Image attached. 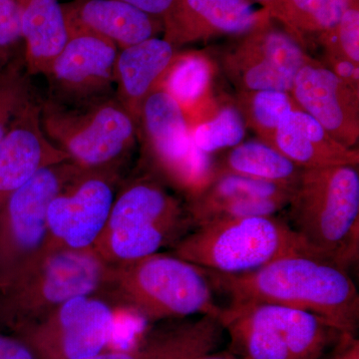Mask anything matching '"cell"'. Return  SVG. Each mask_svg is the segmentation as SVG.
Wrapping results in <instances>:
<instances>
[{"mask_svg": "<svg viewBox=\"0 0 359 359\" xmlns=\"http://www.w3.org/2000/svg\"><path fill=\"white\" fill-rule=\"evenodd\" d=\"M205 271L215 292L226 294L230 302H266L301 309L341 334H355L358 287L346 269L320 257L292 255L238 275Z\"/></svg>", "mask_w": 359, "mask_h": 359, "instance_id": "cell-1", "label": "cell"}, {"mask_svg": "<svg viewBox=\"0 0 359 359\" xmlns=\"http://www.w3.org/2000/svg\"><path fill=\"white\" fill-rule=\"evenodd\" d=\"M358 166L304 170L287 205V223L309 254L346 271L358 259Z\"/></svg>", "mask_w": 359, "mask_h": 359, "instance_id": "cell-2", "label": "cell"}, {"mask_svg": "<svg viewBox=\"0 0 359 359\" xmlns=\"http://www.w3.org/2000/svg\"><path fill=\"white\" fill-rule=\"evenodd\" d=\"M297 254L309 255L287 221L273 215L201 224L174 245L173 255L207 271L238 275Z\"/></svg>", "mask_w": 359, "mask_h": 359, "instance_id": "cell-3", "label": "cell"}, {"mask_svg": "<svg viewBox=\"0 0 359 359\" xmlns=\"http://www.w3.org/2000/svg\"><path fill=\"white\" fill-rule=\"evenodd\" d=\"M219 318L242 359H320L344 335L308 311L266 302H230Z\"/></svg>", "mask_w": 359, "mask_h": 359, "instance_id": "cell-4", "label": "cell"}, {"mask_svg": "<svg viewBox=\"0 0 359 359\" xmlns=\"http://www.w3.org/2000/svg\"><path fill=\"white\" fill-rule=\"evenodd\" d=\"M195 229L188 207L151 179L137 180L115 198L107 226L97 241L104 259L119 264L158 254Z\"/></svg>", "mask_w": 359, "mask_h": 359, "instance_id": "cell-5", "label": "cell"}, {"mask_svg": "<svg viewBox=\"0 0 359 359\" xmlns=\"http://www.w3.org/2000/svg\"><path fill=\"white\" fill-rule=\"evenodd\" d=\"M110 280L129 309L149 320L216 316L222 306L205 269L181 257L155 254L119 264Z\"/></svg>", "mask_w": 359, "mask_h": 359, "instance_id": "cell-6", "label": "cell"}, {"mask_svg": "<svg viewBox=\"0 0 359 359\" xmlns=\"http://www.w3.org/2000/svg\"><path fill=\"white\" fill-rule=\"evenodd\" d=\"M41 124L52 143L83 170H113L129 152L137 123L114 95L78 105L41 102Z\"/></svg>", "mask_w": 359, "mask_h": 359, "instance_id": "cell-7", "label": "cell"}, {"mask_svg": "<svg viewBox=\"0 0 359 359\" xmlns=\"http://www.w3.org/2000/svg\"><path fill=\"white\" fill-rule=\"evenodd\" d=\"M111 271L94 248L53 249L6 285L2 304L25 332L75 297L96 292Z\"/></svg>", "mask_w": 359, "mask_h": 359, "instance_id": "cell-8", "label": "cell"}, {"mask_svg": "<svg viewBox=\"0 0 359 359\" xmlns=\"http://www.w3.org/2000/svg\"><path fill=\"white\" fill-rule=\"evenodd\" d=\"M82 171L71 161L49 165L6 201L0 209V285L53 250L47 222L49 205Z\"/></svg>", "mask_w": 359, "mask_h": 359, "instance_id": "cell-9", "label": "cell"}, {"mask_svg": "<svg viewBox=\"0 0 359 359\" xmlns=\"http://www.w3.org/2000/svg\"><path fill=\"white\" fill-rule=\"evenodd\" d=\"M138 125L155 164L189 200L214 178L211 157L194 146L185 112L166 91L155 89L146 98Z\"/></svg>", "mask_w": 359, "mask_h": 359, "instance_id": "cell-10", "label": "cell"}, {"mask_svg": "<svg viewBox=\"0 0 359 359\" xmlns=\"http://www.w3.org/2000/svg\"><path fill=\"white\" fill-rule=\"evenodd\" d=\"M114 330L109 304L87 295L66 302L22 332V339L37 359H87L105 351Z\"/></svg>", "mask_w": 359, "mask_h": 359, "instance_id": "cell-11", "label": "cell"}, {"mask_svg": "<svg viewBox=\"0 0 359 359\" xmlns=\"http://www.w3.org/2000/svg\"><path fill=\"white\" fill-rule=\"evenodd\" d=\"M115 198L114 170L82 171L49 205L52 248H93L107 226Z\"/></svg>", "mask_w": 359, "mask_h": 359, "instance_id": "cell-12", "label": "cell"}, {"mask_svg": "<svg viewBox=\"0 0 359 359\" xmlns=\"http://www.w3.org/2000/svg\"><path fill=\"white\" fill-rule=\"evenodd\" d=\"M119 48L90 34L71 33L46 73L49 99L78 105L115 94V66Z\"/></svg>", "mask_w": 359, "mask_h": 359, "instance_id": "cell-13", "label": "cell"}, {"mask_svg": "<svg viewBox=\"0 0 359 359\" xmlns=\"http://www.w3.org/2000/svg\"><path fill=\"white\" fill-rule=\"evenodd\" d=\"M261 25L226 56V71L245 92L278 90L287 93L309 58L290 34Z\"/></svg>", "mask_w": 359, "mask_h": 359, "instance_id": "cell-14", "label": "cell"}, {"mask_svg": "<svg viewBox=\"0 0 359 359\" xmlns=\"http://www.w3.org/2000/svg\"><path fill=\"white\" fill-rule=\"evenodd\" d=\"M292 91L304 112L332 138L354 149L359 134L358 88L340 79L330 68L308 59L297 73Z\"/></svg>", "mask_w": 359, "mask_h": 359, "instance_id": "cell-15", "label": "cell"}, {"mask_svg": "<svg viewBox=\"0 0 359 359\" xmlns=\"http://www.w3.org/2000/svg\"><path fill=\"white\" fill-rule=\"evenodd\" d=\"M65 161L68 155L44 133L41 102L33 99L0 142V209L42 168Z\"/></svg>", "mask_w": 359, "mask_h": 359, "instance_id": "cell-16", "label": "cell"}, {"mask_svg": "<svg viewBox=\"0 0 359 359\" xmlns=\"http://www.w3.org/2000/svg\"><path fill=\"white\" fill-rule=\"evenodd\" d=\"M164 39L173 46L215 34H245L263 16L249 0H174L163 16Z\"/></svg>", "mask_w": 359, "mask_h": 359, "instance_id": "cell-17", "label": "cell"}, {"mask_svg": "<svg viewBox=\"0 0 359 359\" xmlns=\"http://www.w3.org/2000/svg\"><path fill=\"white\" fill-rule=\"evenodd\" d=\"M68 34L90 33L123 49L164 30L163 20L121 0H71L62 4Z\"/></svg>", "mask_w": 359, "mask_h": 359, "instance_id": "cell-18", "label": "cell"}, {"mask_svg": "<svg viewBox=\"0 0 359 359\" xmlns=\"http://www.w3.org/2000/svg\"><path fill=\"white\" fill-rule=\"evenodd\" d=\"M175 57L174 46L153 37L120 49L115 66V96L138 122L142 105L159 85Z\"/></svg>", "mask_w": 359, "mask_h": 359, "instance_id": "cell-19", "label": "cell"}, {"mask_svg": "<svg viewBox=\"0 0 359 359\" xmlns=\"http://www.w3.org/2000/svg\"><path fill=\"white\" fill-rule=\"evenodd\" d=\"M271 147L302 170L358 165V152L344 147L304 110H292L271 138Z\"/></svg>", "mask_w": 359, "mask_h": 359, "instance_id": "cell-20", "label": "cell"}, {"mask_svg": "<svg viewBox=\"0 0 359 359\" xmlns=\"http://www.w3.org/2000/svg\"><path fill=\"white\" fill-rule=\"evenodd\" d=\"M224 332L219 316H201L153 334L133 348L104 351L87 359H196L216 351Z\"/></svg>", "mask_w": 359, "mask_h": 359, "instance_id": "cell-21", "label": "cell"}, {"mask_svg": "<svg viewBox=\"0 0 359 359\" xmlns=\"http://www.w3.org/2000/svg\"><path fill=\"white\" fill-rule=\"evenodd\" d=\"M21 8L26 70L46 75L67 42V25L60 0H18Z\"/></svg>", "mask_w": 359, "mask_h": 359, "instance_id": "cell-22", "label": "cell"}, {"mask_svg": "<svg viewBox=\"0 0 359 359\" xmlns=\"http://www.w3.org/2000/svg\"><path fill=\"white\" fill-rule=\"evenodd\" d=\"M216 173H233L294 188L304 170L263 142H247L233 147Z\"/></svg>", "mask_w": 359, "mask_h": 359, "instance_id": "cell-23", "label": "cell"}, {"mask_svg": "<svg viewBox=\"0 0 359 359\" xmlns=\"http://www.w3.org/2000/svg\"><path fill=\"white\" fill-rule=\"evenodd\" d=\"M351 6L353 0H280L271 13L295 29L327 34Z\"/></svg>", "mask_w": 359, "mask_h": 359, "instance_id": "cell-24", "label": "cell"}, {"mask_svg": "<svg viewBox=\"0 0 359 359\" xmlns=\"http://www.w3.org/2000/svg\"><path fill=\"white\" fill-rule=\"evenodd\" d=\"M210 80L211 66L203 56H175L156 89L166 91L185 111L203 96Z\"/></svg>", "mask_w": 359, "mask_h": 359, "instance_id": "cell-25", "label": "cell"}, {"mask_svg": "<svg viewBox=\"0 0 359 359\" xmlns=\"http://www.w3.org/2000/svg\"><path fill=\"white\" fill-rule=\"evenodd\" d=\"M25 57L0 69V142L18 116L35 98Z\"/></svg>", "mask_w": 359, "mask_h": 359, "instance_id": "cell-26", "label": "cell"}, {"mask_svg": "<svg viewBox=\"0 0 359 359\" xmlns=\"http://www.w3.org/2000/svg\"><path fill=\"white\" fill-rule=\"evenodd\" d=\"M244 111L248 122L262 135L264 143H271L276 130L294 110L287 92L257 90L247 92Z\"/></svg>", "mask_w": 359, "mask_h": 359, "instance_id": "cell-27", "label": "cell"}, {"mask_svg": "<svg viewBox=\"0 0 359 359\" xmlns=\"http://www.w3.org/2000/svg\"><path fill=\"white\" fill-rule=\"evenodd\" d=\"M245 134L244 117L235 108L226 107L212 121L193 130L192 142L196 148L210 155L222 149L236 147Z\"/></svg>", "mask_w": 359, "mask_h": 359, "instance_id": "cell-28", "label": "cell"}, {"mask_svg": "<svg viewBox=\"0 0 359 359\" xmlns=\"http://www.w3.org/2000/svg\"><path fill=\"white\" fill-rule=\"evenodd\" d=\"M25 57L21 8L18 0H0V69Z\"/></svg>", "mask_w": 359, "mask_h": 359, "instance_id": "cell-29", "label": "cell"}, {"mask_svg": "<svg viewBox=\"0 0 359 359\" xmlns=\"http://www.w3.org/2000/svg\"><path fill=\"white\" fill-rule=\"evenodd\" d=\"M335 39L337 49L332 53L339 51L354 63L359 62V13L358 7L351 6L342 15L339 25L328 32Z\"/></svg>", "mask_w": 359, "mask_h": 359, "instance_id": "cell-30", "label": "cell"}, {"mask_svg": "<svg viewBox=\"0 0 359 359\" xmlns=\"http://www.w3.org/2000/svg\"><path fill=\"white\" fill-rule=\"evenodd\" d=\"M0 359H37L22 339L0 335Z\"/></svg>", "mask_w": 359, "mask_h": 359, "instance_id": "cell-31", "label": "cell"}, {"mask_svg": "<svg viewBox=\"0 0 359 359\" xmlns=\"http://www.w3.org/2000/svg\"><path fill=\"white\" fill-rule=\"evenodd\" d=\"M330 68L337 76L340 79L351 84V86L358 88L359 82V69L358 63L349 60L344 56L337 53H330Z\"/></svg>", "mask_w": 359, "mask_h": 359, "instance_id": "cell-32", "label": "cell"}, {"mask_svg": "<svg viewBox=\"0 0 359 359\" xmlns=\"http://www.w3.org/2000/svg\"><path fill=\"white\" fill-rule=\"evenodd\" d=\"M327 359H359V341L354 335L344 334Z\"/></svg>", "mask_w": 359, "mask_h": 359, "instance_id": "cell-33", "label": "cell"}, {"mask_svg": "<svg viewBox=\"0 0 359 359\" xmlns=\"http://www.w3.org/2000/svg\"><path fill=\"white\" fill-rule=\"evenodd\" d=\"M121 1L131 4L141 9L144 13L151 14L156 18H163V16L169 11L174 0H121Z\"/></svg>", "mask_w": 359, "mask_h": 359, "instance_id": "cell-34", "label": "cell"}, {"mask_svg": "<svg viewBox=\"0 0 359 359\" xmlns=\"http://www.w3.org/2000/svg\"><path fill=\"white\" fill-rule=\"evenodd\" d=\"M196 359H242L238 358L230 351H226V353H210L205 354V355L200 356V358Z\"/></svg>", "mask_w": 359, "mask_h": 359, "instance_id": "cell-35", "label": "cell"}, {"mask_svg": "<svg viewBox=\"0 0 359 359\" xmlns=\"http://www.w3.org/2000/svg\"><path fill=\"white\" fill-rule=\"evenodd\" d=\"M255 1L261 2V4H264V6L268 7L269 11L271 13V11H273V8L278 6L280 0H255Z\"/></svg>", "mask_w": 359, "mask_h": 359, "instance_id": "cell-36", "label": "cell"}]
</instances>
